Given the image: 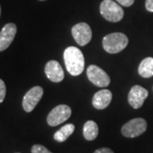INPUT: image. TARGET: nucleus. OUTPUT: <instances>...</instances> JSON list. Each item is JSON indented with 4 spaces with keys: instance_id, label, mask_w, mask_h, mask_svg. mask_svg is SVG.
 <instances>
[{
    "instance_id": "nucleus-14",
    "label": "nucleus",
    "mask_w": 153,
    "mask_h": 153,
    "mask_svg": "<svg viewBox=\"0 0 153 153\" xmlns=\"http://www.w3.org/2000/svg\"><path fill=\"white\" fill-rule=\"evenodd\" d=\"M98 125L92 120L87 121L83 126V136L87 140H94L98 136Z\"/></svg>"
},
{
    "instance_id": "nucleus-18",
    "label": "nucleus",
    "mask_w": 153,
    "mask_h": 153,
    "mask_svg": "<svg viewBox=\"0 0 153 153\" xmlns=\"http://www.w3.org/2000/svg\"><path fill=\"white\" fill-rule=\"evenodd\" d=\"M116 1L124 7H129L133 5V4L134 3V0H116Z\"/></svg>"
},
{
    "instance_id": "nucleus-10",
    "label": "nucleus",
    "mask_w": 153,
    "mask_h": 153,
    "mask_svg": "<svg viewBox=\"0 0 153 153\" xmlns=\"http://www.w3.org/2000/svg\"><path fill=\"white\" fill-rule=\"evenodd\" d=\"M17 27L14 23H8L0 32V51L10 47L16 35Z\"/></svg>"
},
{
    "instance_id": "nucleus-11",
    "label": "nucleus",
    "mask_w": 153,
    "mask_h": 153,
    "mask_svg": "<svg viewBox=\"0 0 153 153\" xmlns=\"http://www.w3.org/2000/svg\"><path fill=\"white\" fill-rule=\"evenodd\" d=\"M45 74L50 81L60 82L64 79V71L60 63L56 60H49L45 66Z\"/></svg>"
},
{
    "instance_id": "nucleus-9",
    "label": "nucleus",
    "mask_w": 153,
    "mask_h": 153,
    "mask_svg": "<svg viewBox=\"0 0 153 153\" xmlns=\"http://www.w3.org/2000/svg\"><path fill=\"white\" fill-rule=\"evenodd\" d=\"M147 97L148 91L146 88L140 85H134L128 93V100L134 109H139L142 106Z\"/></svg>"
},
{
    "instance_id": "nucleus-12",
    "label": "nucleus",
    "mask_w": 153,
    "mask_h": 153,
    "mask_svg": "<svg viewBox=\"0 0 153 153\" xmlns=\"http://www.w3.org/2000/svg\"><path fill=\"white\" fill-rule=\"evenodd\" d=\"M112 99V94L108 89H102L94 94L92 104L94 107L98 110H103L106 108L111 103Z\"/></svg>"
},
{
    "instance_id": "nucleus-1",
    "label": "nucleus",
    "mask_w": 153,
    "mask_h": 153,
    "mask_svg": "<svg viewBox=\"0 0 153 153\" xmlns=\"http://www.w3.org/2000/svg\"><path fill=\"white\" fill-rule=\"evenodd\" d=\"M66 70L72 76H78L84 69V57L82 51L76 47H68L64 51Z\"/></svg>"
},
{
    "instance_id": "nucleus-17",
    "label": "nucleus",
    "mask_w": 153,
    "mask_h": 153,
    "mask_svg": "<svg viewBox=\"0 0 153 153\" xmlns=\"http://www.w3.org/2000/svg\"><path fill=\"white\" fill-rule=\"evenodd\" d=\"M6 95V86L4 82L0 79V103L4 101Z\"/></svg>"
},
{
    "instance_id": "nucleus-21",
    "label": "nucleus",
    "mask_w": 153,
    "mask_h": 153,
    "mask_svg": "<svg viewBox=\"0 0 153 153\" xmlns=\"http://www.w3.org/2000/svg\"><path fill=\"white\" fill-rule=\"evenodd\" d=\"M0 16H1V7H0Z\"/></svg>"
},
{
    "instance_id": "nucleus-20",
    "label": "nucleus",
    "mask_w": 153,
    "mask_h": 153,
    "mask_svg": "<svg viewBox=\"0 0 153 153\" xmlns=\"http://www.w3.org/2000/svg\"><path fill=\"white\" fill-rule=\"evenodd\" d=\"M94 153H114L110 148H100L98 150H96Z\"/></svg>"
},
{
    "instance_id": "nucleus-16",
    "label": "nucleus",
    "mask_w": 153,
    "mask_h": 153,
    "mask_svg": "<svg viewBox=\"0 0 153 153\" xmlns=\"http://www.w3.org/2000/svg\"><path fill=\"white\" fill-rule=\"evenodd\" d=\"M32 153H52L42 145H34L32 147Z\"/></svg>"
},
{
    "instance_id": "nucleus-8",
    "label": "nucleus",
    "mask_w": 153,
    "mask_h": 153,
    "mask_svg": "<svg viewBox=\"0 0 153 153\" xmlns=\"http://www.w3.org/2000/svg\"><path fill=\"white\" fill-rule=\"evenodd\" d=\"M43 94H44V89L42 87L35 86L32 88L24 95L22 101L23 109L27 112H31L40 101V100L43 97Z\"/></svg>"
},
{
    "instance_id": "nucleus-2",
    "label": "nucleus",
    "mask_w": 153,
    "mask_h": 153,
    "mask_svg": "<svg viewBox=\"0 0 153 153\" xmlns=\"http://www.w3.org/2000/svg\"><path fill=\"white\" fill-rule=\"evenodd\" d=\"M128 44V39L125 34L113 33L106 35L103 38L102 45L104 49L110 54H117L125 49Z\"/></svg>"
},
{
    "instance_id": "nucleus-15",
    "label": "nucleus",
    "mask_w": 153,
    "mask_h": 153,
    "mask_svg": "<svg viewBox=\"0 0 153 153\" xmlns=\"http://www.w3.org/2000/svg\"><path fill=\"white\" fill-rule=\"evenodd\" d=\"M74 129H75V126L71 123L63 126L58 131L55 132V134H54V139L58 142H64L69 138V136L72 134Z\"/></svg>"
},
{
    "instance_id": "nucleus-22",
    "label": "nucleus",
    "mask_w": 153,
    "mask_h": 153,
    "mask_svg": "<svg viewBox=\"0 0 153 153\" xmlns=\"http://www.w3.org/2000/svg\"><path fill=\"white\" fill-rule=\"evenodd\" d=\"M40 1H44V0H40Z\"/></svg>"
},
{
    "instance_id": "nucleus-13",
    "label": "nucleus",
    "mask_w": 153,
    "mask_h": 153,
    "mask_svg": "<svg viewBox=\"0 0 153 153\" xmlns=\"http://www.w3.org/2000/svg\"><path fill=\"white\" fill-rule=\"evenodd\" d=\"M139 74L142 77L149 78L153 76V58L147 57L140 62L139 66Z\"/></svg>"
},
{
    "instance_id": "nucleus-3",
    "label": "nucleus",
    "mask_w": 153,
    "mask_h": 153,
    "mask_svg": "<svg viewBox=\"0 0 153 153\" xmlns=\"http://www.w3.org/2000/svg\"><path fill=\"white\" fill-rule=\"evenodd\" d=\"M101 16L110 22H118L123 18L124 11L118 4L112 0H104L100 7Z\"/></svg>"
},
{
    "instance_id": "nucleus-5",
    "label": "nucleus",
    "mask_w": 153,
    "mask_h": 153,
    "mask_svg": "<svg viewBox=\"0 0 153 153\" xmlns=\"http://www.w3.org/2000/svg\"><path fill=\"white\" fill-rule=\"evenodd\" d=\"M71 115V109L66 105H59L52 110L47 117V123L49 126L61 124L66 121Z\"/></svg>"
},
{
    "instance_id": "nucleus-6",
    "label": "nucleus",
    "mask_w": 153,
    "mask_h": 153,
    "mask_svg": "<svg viewBox=\"0 0 153 153\" xmlns=\"http://www.w3.org/2000/svg\"><path fill=\"white\" fill-rule=\"evenodd\" d=\"M87 76L89 81L98 87H107L111 82V78L105 71L100 67L91 65L88 67Z\"/></svg>"
},
{
    "instance_id": "nucleus-19",
    "label": "nucleus",
    "mask_w": 153,
    "mask_h": 153,
    "mask_svg": "<svg viewBox=\"0 0 153 153\" xmlns=\"http://www.w3.org/2000/svg\"><path fill=\"white\" fill-rule=\"evenodd\" d=\"M146 8L148 11L153 12V0H146Z\"/></svg>"
},
{
    "instance_id": "nucleus-7",
    "label": "nucleus",
    "mask_w": 153,
    "mask_h": 153,
    "mask_svg": "<svg viewBox=\"0 0 153 153\" xmlns=\"http://www.w3.org/2000/svg\"><path fill=\"white\" fill-rule=\"evenodd\" d=\"M71 34L76 44L80 46H85L92 38L91 28L85 22H80L73 26L71 28Z\"/></svg>"
},
{
    "instance_id": "nucleus-4",
    "label": "nucleus",
    "mask_w": 153,
    "mask_h": 153,
    "mask_svg": "<svg viewBox=\"0 0 153 153\" xmlns=\"http://www.w3.org/2000/svg\"><path fill=\"white\" fill-rule=\"evenodd\" d=\"M147 128V123L143 118L138 117L128 121L122 128V134L128 138H135L144 134Z\"/></svg>"
}]
</instances>
